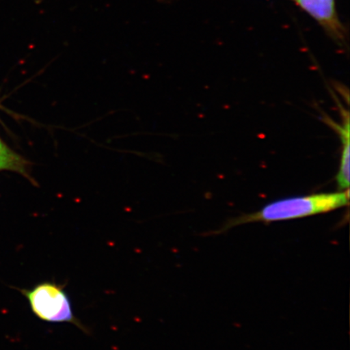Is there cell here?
Returning a JSON list of instances; mask_svg holds the SVG:
<instances>
[{
	"label": "cell",
	"mask_w": 350,
	"mask_h": 350,
	"mask_svg": "<svg viewBox=\"0 0 350 350\" xmlns=\"http://www.w3.org/2000/svg\"><path fill=\"white\" fill-rule=\"evenodd\" d=\"M30 166L31 164L29 161L19 155L18 153L12 150L0 139V172L11 170V172L24 175L30 181H34L30 177V169H31Z\"/></svg>",
	"instance_id": "obj_5"
},
{
	"label": "cell",
	"mask_w": 350,
	"mask_h": 350,
	"mask_svg": "<svg viewBox=\"0 0 350 350\" xmlns=\"http://www.w3.org/2000/svg\"><path fill=\"white\" fill-rule=\"evenodd\" d=\"M338 42L345 40V29L336 10L335 0H295Z\"/></svg>",
	"instance_id": "obj_3"
},
{
	"label": "cell",
	"mask_w": 350,
	"mask_h": 350,
	"mask_svg": "<svg viewBox=\"0 0 350 350\" xmlns=\"http://www.w3.org/2000/svg\"><path fill=\"white\" fill-rule=\"evenodd\" d=\"M65 284L55 282L38 283L30 290H21L29 301L34 316L47 323H69L90 334V332L83 325L73 313L71 300L64 291Z\"/></svg>",
	"instance_id": "obj_2"
},
{
	"label": "cell",
	"mask_w": 350,
	"mask_h": 350,
	"mask_svg": "<svg viewBox=\"0 0 350 350\" xmlns=\"http://www.w3.org/2000/svg\"><path fill=\"white\" fill-rule=\"evenodd\" d=\"M344 122L340 126L332 122V125L338 130L342 142V152H341L340 163L338 176V185L339 189L347 190L349 188V112H344Z\"/></svg>",
	"instance_id": "obj_4"
},
{
	"label": "cell",
	"mask_w": 350,
	"mask_h": 350,
	"mask_svg": "<svg viewBox=\"0 0 350 350\" xmlns=\"http://www.w3.org/2000/svg\"><path fill=\"white\" fill-rule=\"evenodd\" d=\"M349 200V189L280 200L267 204L258 212L232 219L221 231L247 223L294 220L334 211L347 206Z\"/></svg>",
	"instance_id": "obj_1"
}]
</instances>
